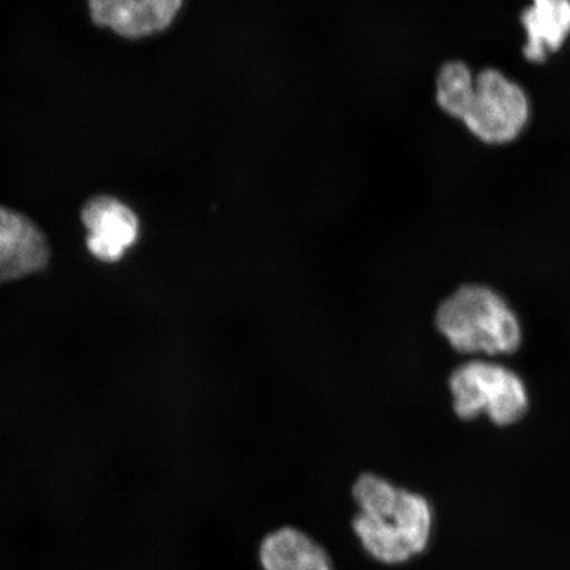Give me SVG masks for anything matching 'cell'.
<instances>
[{
    "label": "cell",
    "mask_w": 570,
    "mask_h": 570,
    "mask_svg": "<svg viewBox=\"0 0 570 570\" xmlns=\"http://www.w3.org/2000/svg\"><path fill=\"white\" fill-rule=\"evenodd\" d=\"M520 24L525 35V60L544 63L570 38V0H532L520 13Z\"/></svg>",
    "instance_id": "8"
},
{
    "label": "cell",
    "mask_w": 570,
    "mask_h": 570,
    "mask_svg": "<svg viewBox=\"0 0 570 570\" xmlns=\"http://www.w3.org/2000/svg\"><path fill=\"white\" fill-rule=\"evenodd\" d=\"M184 0H89V13L98 27L120 38L137 40L173 26Z\"/></svg>",
    "instance_id": "7"
},
{
    "label": "cell",
    "mask_w": 570,
    "mask_h": 570,
    "mask_svg": "<svg viewBox=\"0 0 570 570\" xmlns=\"http://www.w3.org/2000/svg\"><path fill=\"white\" fill-rule=\"evenodd\" d=\"M258 559L263 570H336L325 548L296 527L267 533Z\"/></svg>",
    "instance_id": "9"
},
{
    "label": "cell",
    "mask_w": 570,
    "mask_h": 570,
    "mask_svg": "<svg viewBox=\"0 0 570 570\" xmlns=\"http://www.w3.org/2000/svg\"><path fill=\"white\" fill-rule=\"evenodd\" d=\"M476 73L461 60L446 61L434 80V99L440 110L462 122L475 95Z\"/></svg>",
    "instance_id": "10"
},
{
    "label": "cell",
    "mask_w": 570,
    "mask_h": 570,
    "mask_svg": "<svg viewBox=\"0 0 570 570\" xmlns=\"http://www.w3.org/2000/svg\"><path fill=\"white\" fill-rule=\"evenodd\" d=\"M87 229V246L92 256L102 263H117L139 238L137 214L119 198L98 195L88 199L81 210Z\"/></svg>",
    "instance_id": "6"
},
{
    "label": "cell",
    "mask_w": 570,
    "mask_h": 570,
    "mask_svg": "<svg viewBox=\"0 0 570 570\" xmlns=\"http://www.w3.org/2000/svg\"><path fill=\"white\" fill-rule=\"evenodd\" d=\"M454 412L462 420L487 413L491 422L508 426L529 412L527 389L519 375L493 362L472 361L455 368L449 381Z\"/></svg>",
    "instance_id": "3"
},
{
    "label": "cell",
    "mask_w": 570,
    "mask_h": 570,
    "mask_svg": "<svg viewBox=\"0 0 570 570\" xmlns=\"http://www.w3.org/2000/svg\"><path fill=\"white\" fill-rule=\"evenodd\" d=\"M532 117V105L522 85L502 70L484 68L476 73L472 106L463 118L472 137L488 146L518 140Z\"/></svg>",
    "instance_id": "4"
},
{
    "label": "cell",
    "mask_w": 570,
    "mask_h": 570,
    "mask_svg": "<svg viewBox=\"0 0 570 570\" xmlns=\"http://www.w3.org/2000/svg\"><path fill=\"white\" fill-rule=\"evenodd\" d=\"M436 326L463 354H512L522 346V326L515 312L484 285H462L445 298L436 312Z\"/></svg>",
    "instance_id": "1"
},
{
    "label": "cell",
    "mask_w": 570,
    "mask_h": 570,
    "mask_svg": "<svg viewBox=\"0 0 570 570\" xmlns=\"http://www.w3.org/2000/svg\"><path fill=\"white\" fill-rule=\"evenodd\" d=\"M433 505L415 491L399 488L374 508L358 511L352 530L362 550L383 566H403L422 556L434 533Z\"/></svg>",
    "instance_id": "2"
},
{
    "label": "cell",
    "mask_w": 570,
    "mask_h": 570,
    "mask_svg": "<svg viewBox=\"0 0 570 570\" xmlns=\"http://www.w3.org/2000/svg\"><path fill=\"white\" fill-rule=\"evenodd\" d=\"M52 248L41 227L26 214L0 205V284L42 273Z\"/></svg>",
    "instance_id": "5"
}]
</instances>
